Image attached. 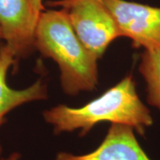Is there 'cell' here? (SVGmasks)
Returning <instances> with one entry per match:
<instances>
[{"mask_svg":"<svg viewBox=\"0 0 160 160\" xmlns=\"http://www.w3.org/2000/svg\"><path fill=\"white\" fill-rule=\"evenodd\" d=\"M139 71L146 83L148 103L160 113V51L145 50L141 56Z\"/></svg>","mask_w":160,"mask_h":160,"instance_id":"ba28073f","label":"cell"},{"mask_svg":"<svg viewBox=\"0 0 160 160\" xmlns=\"http://www.w3.org/2000/svg\"><path fill=\"white\" fill-rule=\"evenodd\" d=\"M15 56L7 45L0 48V127L5 123V116L16 108L27 102L44 100L48 97L47 88L41 80L23 90L10 88L6 78Z\"/></svg>","mask_w":160,"mask_h":160,"instance_id":"52a82bcc","label":"cell"},{"mask_svg":"<svg viewBox=\"0 0 160 160\" xmlns=\"http://www.w3.org/2000/svg\"><path fill=\"white\" fill-rule=\"evenodd\" d=\"M37 22L29 0H0V28L15 58L35 47Z\"/></svg>","mask_w":160,"mask_h":160,"instance_id":"5b68a950","label":"cell"},{"mask_svg":"<svg viewBox=\"0 0 160 160\" xmlns=\"http://www.w3.org/2000/svg\"><path fill=\"white\" fill-rule=\"evenodd\" d=\"M30 4H31L32 11H33V15L36 19L38 20L40 13L43 11L42 0H29Z\"/></svg>","mask_w":160,"mask_h":160,"instance_id":"9c48e42d","label":"cell"},{"mask_svg":"<svg viewBox=\"0 0 160 160\" xmlns=\"http://www.w3.org/2000/svg\"><path fill=\"white\" fill-rule=\"evenodd\" d=\"M1 38H2V33L1 28H0V39H1Z\"/></svg>","mask_w":160,"mask_h":160,"instance_id":"4fadbf2b","label":"cell"},{"mask_svg":"<svg viewBox=\"0 0 160 160\" xmlns=\"http://www.w3.org/2000/svg\"><path fill=\"white\" fill-rule=\"evenodd\" d=\"M20 157H21V155L19 153H13L8 157L5 158V159L1 158L0 160H19Z\"/></svg>","mask_w":160,"mask_h":160,"instance_id":"8fae6325","label":"cell"},{"mask_svg":"<svg viewBox=\"0 0 160 160\" xmlns=\"http://www.w3.org/2000/svg\"><path fill=\"white\" fill-rule=\"evenodd\" d=\"M2 146H1V144H0V159H1V154H2Z\"/></svg>","mask_w":160,"mask_h":160,"instance_id":"7c38bea8","label":"cell"},{"mask_svg":"<svg viewBox=\"0 0 160 160\" xmlns=\"http://www.w3.org/2000/svg\"><path fill=\"white\" fill-rule=\"evenodd\" d=\"M34 45L59 66L66 94L92 91L98 85V59L82 45L70 23L67 10L42 12L36 25Z\"/></svg>","mask_w":160,"mask_h":160,"instance_id":"7a4b0ae2","label":"cell"},{"mask_svg":"<svg viewBox=\"0 0 160 160\" xmlns=\"http://www.w3.org/2000/svg\"><path fill=\"white\" fill-rule=\"evenodd\" d=\"M65 9L80 42L98 59L111 42L122 37L102 0H79Z\"/></svg>","mask_w":160,"mask_h":160,"instance_id":"3957f363","label":"cell"},{"mask_svg":"<svg viewBox=\"0 0 160 160\" xmlns=\"http://www.w3.org/2000/svg\"><path fill=\"white\" fill-rule=\"evenodd\" d=\"M113 16L122 37L136 47L160 51V8L125 0H102Z\"/></svg>","mask_w":160,"mask_h":160,"instance_id":"277c9868","label":"cell"},{"mask_svg":"<svg viewBox=\"0 0 160 160\" xmlns=\"http://www.w3.org/2000/svg\"><path fill=\"white\" fill-rule=\"evenodd\" d=\"M55 160H151L144 151L131 126L111 124L94 151L82 155L60 152Z\"/></svg>","mask_w":160,"mask_h":160,"instance_id":"8992f818","label":"cell"},{"mask_svg":"<svg viewBox=\"0 0 160 160\" xmlns=\"http://www.w3.org/2000/svg\"><path fill=\"white\" fill-rule=\"evenodd\" d=\"M43 117L53 126L56 134L79 131V137H85L96 125L105 122L131 126L138 134L144 136L153 123L131 75L81 107L59 105L45 111Z\"/></svg>","mask_w":160,"mask_h":160,"instance_id":"6da1fadb","label":"cell"},{"mask_svg":"<svg viewBox=\"0 0 160 160\" xmlns=\"http://www.w3.org/2000/svg\"><path fill=\"white\" fill-rule=\"evenodd\" d=\"M77 1L79 0H59V1L51 2L50 3L52 6H61L62 8H68L70 6Z\"/></svg>","mask_w":160,"mask_h":160,"instance_id":"30bf717a","label":"cell"}]
</instances>
